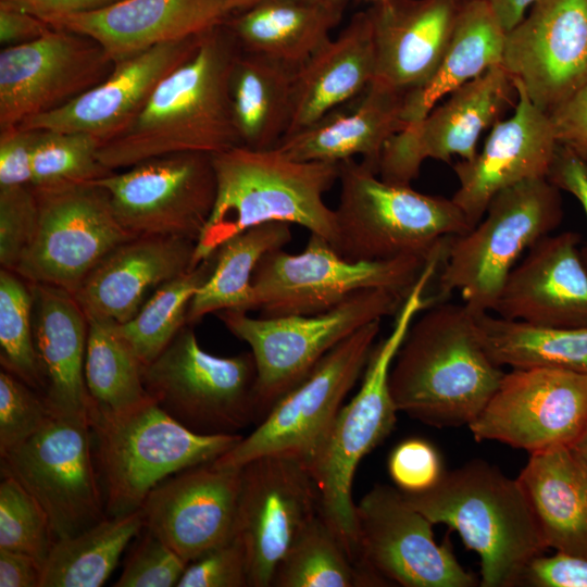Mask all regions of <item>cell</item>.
Wrapping results in <instances>:
<instances>
[{
	"label": "cell",
	"mask_w": 587,
	"mask_h": 587,
	"mask_svg": "<svg viewBox=\"0 0 587 587\" xmlns=\"http://www.w3.org/2000/svg\"><path fill=\"white\" fill-rule=\"evenodd\" d=\"M512 91L516 90L504 67L491 66L391 137L380 154L377 174L386 182L410 185L427 159L446 163L453 157L472 160L480 135L499 120Z\"/></svg>",
	"instance_id": "20"
},
{
	"label": "cell",
	"mask_w": 587,
	"mask_h": 587,
	"mask_svg": "<svg viewBox=\"0 0 587 587\" xmlns=\"http://www.w3.org/2000/svg\"><path fill=\"white\" fill-rule=\"evenodd\" d=\"M479 340L498 366L587 373V327L558 328L474 313Z\"/></svg>",
	"instance_id": "36"
},
{
	"label": "cell",
	"mask_w": 587,
	"mask_h": 587,
	"mask_svg": "<svg viewBox=\"0 0 587 587\" xmlns=\"http://www.w3.org/2000/svg\"><path fill=\"white\" fill-rule=\"evenodd\" d=\"M240 47L223 22L204 32L191 55L155 87L142 111L98 150L100 163L120 171L180 152L215 154L240 146L229 77Z\"/></svg>",
	"instance_id": "1"
},
{
	"label": "cell",
	"mask_w": 587,
	"mask_h": 587,
	"mask_svg": "<svg viewBox=\"0 0 587 587\" xmlns=\"http://www.w3.org/2000/svg\"><path fill=\"white\" fill-rule=\"evenodd\" d=\"M88 319L85 384L89 403L99 410L123 412L150 399L142 364L114 330V322Z\"/></svg>",
	"instance_id": "40"
},
{
	"label": "cell",
	"mask_w": 587,
	"mask_h": 587,
	"mask_svg": "<svg viewBox=\"0 0 587 587\" xmlns=\"http://www.w3.org/2000/svg\"><path fill=\"white\" fill-rule=\"evenodd\" d=\"M50 26L38 16L0 2V43L17 46L41 37Z\"/></svg>",
	"instance_id": "54"
},
{
	"label": "cell",
	"mask_w": 587,
	"mask_h": 587,
	"mask_svg": "<svg viewBox=\"0 0 587 587\" xmlns=\"http://www.w3.org/2000/svg\"><path fill=\"white\" fill-rule=\"evenodd\" d=\"M195 250L185 238L134 237L111 250L74 297L87 317L126 323L160 286L193 268Z\"/></svg>",
	"instance_id": "27"
},
{
	"label": "cell",
	"mask_w": 587,
	"mask_h": 587,
	"mask_svg": "<svg viewBox=\"0 0 587 587\" xmlns=\"http://www.w3.org/2000/svg\"><path fill=\"white\" fill-rule=\"evenodd\" d=\"M245 586H249L247 554L235 534L189 562L177 584V587Z\"/></svg>",
	"instance_id": "48"
},
{
	"label": "cell",
	"mask_w": 587,
	"mask_h": 587,
	"mask_svg": "<svg viewBox=\"0 0 587 587\" xmlns=\"http://www.w3.org/2000/svg\"><path fill=\"white\" fill-rule=\"evenodd\" d=\"M405 298L386 289H369L311 315L252 317L239 310L216 313L253 354L259 422L332 349L364 325L395 315Z\"/></svg>",
	"instance_id": "9"
},
{
	"label": "cell",
	"mask_w": 587,
	"mask_h": 587,
	"mask_svg": "<svg viewBox=\"0 0 587 587\" xmlns=\"http://www.w3.org/2000/svg\"><path fill=\"white\" fill-rule=\"evenodd\" d=\"M460 0H382L366 10L374 41L372 82L409 93L437 67Z\"/></svg>",
	"instance_id": "28"
},
{
	"label": "cell",
	"mask_w": 587,
	"mask_h": 587,
	"mask_svg": "<svg viewBox=\"0 0 587 587\" xmlns=\"http://www.w3.org/2000/svg\"><path fill=\"white\" fill-rule=\"evenodd\" d=\"M404 93L372 82L351 109L341 107L276 146L291 159L341 163L357 155L377 172L391 137L404 129Z\"/></svg>",
	"instance_id": "30"
},
{
	"label": "cell",
	"mask_w": 587,
	"mask_h": 587,
	"mask_svg": "<svg viewBox=\"0 0 587 587\" xmlns=\"http://www.w3.org/2000/svg\"><path fill=\"white\" fill-rule=\"evenodd\" d=\"M571 448L587 471V432Z\"/></svg>",
	"instance_id": "58"
},
{
	"label": "cell",
	"mask_w": 587,
	"mask_h": 587,
	"mask_svg": "<svg viewBox=\"0 0 587 587\" xmlns=\"http://www.w3.org/2000/svg\"><path fill=\"white\" fill-rule=\"evenodd\" d=\"M464 1V0H462ZM490 5L505 32L511 30L525 16L536 0H480Z\"/></svg>",
	"instance_id": "57"
},
{
	"label": "cell",
	"mask_w": 587,
	"mask_h": 587,
	"mask_svg": "<svg viewBox=\"0 0 587 587\" xmlns=\"http://www.w3.org/2000/svg\"><path fill=\"white\" fill-rule=\"evenodd\" d=\"M0 362L37 391L41 376L33 335L30 284L16 273L0 270Z\"/></svg>",
	"instance_id": "43"
},
{
	"label": "cell",
	"mask_w": 587,
	"mask_h": 587,
	"mask_svg": "<svg viewBox=\"0 0 587 587\" xmlns=\"http://www.w3.org/2000/svg\"><path fill=\"white\" fill-rule=\"evenodd\" d=\"M405 500L433 524L455 530L480 560L483 587H512L547 549L538 522L517 478L483 460L444 471L437 483Z\"/></svg>",
	"instance_id": "4"
},
{
	"label": "cell",
	"mask_w": 587,
	"mask_h": 587,
	"mask_svg": "<svg viewBox=\"0 0 587 587\" xmlns=\"http://www.w3.org/2000/svg\"><path fill=\"white\" fill-rule=\"evenodd\" d=\"M187 562L163 540L146 530L127 559L116 587H173L182 578Z\"/></svg>",
	"instance_id": "47"
},
{
	"label": "cell",
	"mask_w": 587,
	"mask_h": 587,
	"mask_svg": "<svg viewBox=\"0 0 587 587\" xmlns=\"http://www.w3.org/2000/svg\"><path fill=\"white\" fill-rule=\"evenodd\" d=\"M346 4L347 0H261L225 24L242 51L299 66L330 38Z\"/></svg>",
	"instance_id": "33"
},
{
	"label": "cell",
	"mask_w": 587,
	"mask_h": 587,
	"mask_svg": "<svg viewBox=\"0 0 587 587\" xmlns=\"http://www.w3.org/2000/svg\"><path fill=\"white\" fill-rule=\"evenodd\" d=\"M503 375L483 348L474 313L442 301L412 322L389 387L398 411L434 427H460L477 417Z\"/></svg>",
	"instance_id": "2"
},
{
	"label": "cell",
	"mask_w": 587,
	"mask_h": 587,
	"mask_svg": "<svg viewBox=\"0 0 587 587\" xmlns=\"http://www.w3.org/2000/svg\"><path fill=\"white\" fill-rule=\"evenodd\" d=\"M240 480L241 467L214 460L178 472L147 496L143 528L189 563L234 535Z\"/></svg>",
	"instance_id": "22"
},
{
	"label": "cell",
	"mask_w": 587,
	"mask_h": 587,
	"mask_svg": "<svg viewBox=\"0 0 587 587\" xmlns=\"http://www.w3.org/2000/svg\"><path fill=\"white\" fill-rule=\"evenodd\" d=\"M469 428L529 454L571 447L587 432V373L513 369Z\"/></svg>",
	"instance_id": "16"
},
{
	"label": "cell",
	"mask_w": 587,
	"mask_h": 587,
	"mask_svg": "<svg viewBox=\"0 0 587 587\" xmlns=\"http://www.w3.org/2000/svg\"><path fill=\"white\" fill-rule=\"evenodd\" d=\"M562 216L559 189L547 177L499 191L473 228L450 239L433 304L459 292L471 312H492L521 255L550 235Z\"/></svg>",
	"instance_id": "8"
},
{
	"label": "cell",
	"mask_w": 587,
	"mask_h": 587,
	"mask_svg": "<svg viewBox=\"0 0 587 587\" xmlns=\"http://www.w3.org/2000/svg\"><path fill=\"white\" fill-rule=\"evenodd\" d=\"M88 419L110 517L138 511L160 483L217 459L243 437L193 433L151 398L123 412L102 411L89 403Z\"/></svg>",
	"instance_id": "7"
},
{
	"label": "cell",
	"mask_w": 587,
	"mask_h": 587,
	"mask_svg": "<svg viewBox=\"0 0 587 587\" xmlns=\"http://www.w3.org/2000/svg\"><path fill=\"white\" fill-rule=\"evenodd\" d=\"M33 189L38 202L36 228L12 271L28 283L74 295L111 250L136 237L121 225L107 192L92 182Z\"/></svg>",
	"instance_id": "14"
},
{
	"label": "cell",
	"mask_w": 587,
	"mask_h": 587,
	"mask_svg": "<svg viewBox=\"0 0 587 587\" xmlns=\"http://www.w3.org/2000/svg\"><path fill=\"white\" fill-rule=\"evenodd\" d=\"M374 76L373 34L367 12L363 11L352 16L336 38L330 37L299 65L290 123L284 137L358 98Z\"/></svg>",
	"instance_id": "31"
},
{
	"label": "cell",
	"mask_w": 587,
	"mask_h": 587,
	"mask_svg": "<svg viewBox=\"0 0 587 587\" xmlns=\"http://www.w3.org/2000/svg\"><path fill=\"white\" fill-rule=\"evenodd\" d=\"M524 580L538 587H587V559L563 551L538 555L527 566Z\"/></svg>",
	"instance_id": "52"
},
{
	"label": "cell",
	"mask_w": 587,
	"mask_h": 587,
	"mask_svg": "<svg viewBox=\"0 0 587 587\" xmlns=\"http://www.w3.org/2000/svg\"><path fill=\"white\" fill-rule=\"evenodd\" d=\"M261 0H229V12L237 13L242 10L248 9L249 7L253 5L254 3L259 2Z\"/></svg>",
	"instance_id": "59"
},
{
	"label": "cell",
	"mask_w": 587,
	"mask_h": 587,
	"mask_svg": "<svg viewBox=\"0 0 587 587\" xmlns=\"http://www.w3.org/2000/svg\"><path fill=\"white\" fill-rule=\"evenodd\" d=\"M114 62L93 39L52 28L0 52V132L49 113L100 84Z\"/></svg>",
	"instance_id": "19"
},
{
	"label": "cell",
	"mask_w": 587,
	"mask_h": 587,
	"mask_svg": "<svg viewBox=\"0 0 587 587\" xmlns=\"http://www.w3.org/2000/svg\"><path fill=\"white\" fill-rule=\"evenodd\" d=\"M559 190H565L577 199L587 217V163L570 149L559 145L553 164L547 177ZM587 270V245L579 248Z\"/></svg>",
	"instance_id": "53"
},
{
	"label": "cell",
	"mask_w": 587,
	"mask_h": 587,
	"mask_svg": "<svg viewBox=\"0 0 587 587\" xmlns=\"http://www.w3.org/2000/svg\"><path fill=\"white\" fill-rule=\"evenodd\" d=\"M92 183L107 192L116 218L136 237L197 242L216 198L212 154L201 152L148 159Z\"/></svg>",
	"instance_id": "15"
},
{
	"label": "cell",
	"mask_w": 587,
	"mask_h": 587,
	"mask_svg": "<svg viewBox=\"0 0 587 587\" xmlns=\"http://www.w3.org/2000/svg\"><path fill=\"white\" fill-rule=\"evenodd\" d=\"M229 0H118L104 8L43 20L98 42L116 62L155 46L199 36L230 15Z\"/></svg>",
	"instance_id": "26"
},
{
	"label": "cell",
	"mask_w": 587,
	"mask_h": 587,
	"mask_svg": "<svg viewBox=\"0 0 587 587\" xmlns=\"http://www.w3.org/2000/svg\"><path fill=\"white\" fill-rule=\"evenodd\" d=\"M38 218V202L30 186L0 188V264L14 271L27 249Z\"/></svg>",
	"instance_id": "46"
},
{
	"label": "cell",
	"mask_w": 587,
	"mask_h": 587,
	"mask_svg": "<svg viewBox=\"0 0 587 587\" xmlns=\"http://www.w3.org/2000/svg\"><path fill=\"white\" fill-rule=\"evenodd\" d=\"M272 586L366 587L385 584L351 559L319 511L279 561Z\"/></svg>",
	"instance_id": "39"
},
{
	"label": "cell",
	"mask_w": 587,
	"mask_h": 587,
	"mask_svg": "<svg viewBox=\"0 0 587 587\" xmlns=\"http://www.w3.org/2000/svg\"><path fill=\"white\" fill-rule=\"evenodd\" d=\"M41 564L33 557L7 549H0L1 587H40Z\"/></svg>",
	"instance_id": "55"
},
{
	"label": "cell",
	"mask_w": 587,
	"mask_h": 587,
	"mask_svg": "<svg viewBox=\"0 0 587 587\" xmlns=\"http://www.w3.org/2000/svg\"><path fill=\"white\" fill-rule=\"evenodd\" d=\"M212 162L216 198L196 242L193 267L227 239L268 222L302 226L335 246L336 213L324 195L338 180L340 163L299 161L276 147L243 146L212 154Z\"/></svg>",
	"instance_id": "3"
},
{
	"label": "cell",
	"mask_w": 587,
	"mask_h": 587,
	"mask_svg": "<svg viewBox=\"0 0 587 587\" xmlns=\"http://www.w3.org/2000/svg\"><path fill=\"white\" fill-rule=\"evenodd\" d=\"M574 232L548 235L533 245L509 274L496 315L558 327H587V270Z\"/></svg>",
	"instance_id": "25"
},
{
	"label": "cell",
	"mask_w": 587,
	"mask_h": 587,
	"mask_svg": "<svg viewBox=\"0 0 587 587\" xmlns=\"http://www.w3.org/2000/svg\"><path fill=\"white\" fill-rule=\"evenodd\" d=\"M215 262L216 250L193 268L160 286L132 320L114 322V330L142 366L153 361L188 324L189 304L212 274Z\"/></svg>",
	"instance_id": "41"
},
{
	"label": "cell",
	"mask_w": 587,
	"mask_h": 587,
	"mask_svg": "<svg viewBox=\"0 0 587 587\" xmlns=\"http://www.w3.org/2000/svg\"><path fill=\"white\" fill-rule=\"evenodd\" d=\"M513 84L517 97L513 114L492 125L472 160L453 165L459 187L451 199L471 228L499 191L526 179L548 177L559 148L549 114L530 101L519 82Z\"/></svg>",
	"instance_id": "23"
},
{
	"label": "cell",
	"mask_w": 587,
	"mask_h": 587,
	"mask_svg": "<svg viewBox=\"0 0 587 587\" xmlns=\"http://www.w3.org/2000/svg\"><path fill=\"white\" fill-rule=\"evenodd\" d=\"M319 504L309 467L295 458L267 454L241 466L234 534L246 550L249 587L272 586L279 561Z\"/></svg>",
	"instance_id": "18"
},
{
	"label": "cell",
	"mask_w": 587,
	"mask_h": 587,
	"mask_svg": "<svg viewBox=\"0 0 587 587\" xmlns=\"http://www.w3.org/2000/svg\"><path fill=\"white\" fill-rule=\"evenodd\" d=\"M36 134L21 126L0 132V188L30 185Z\"/></svg>",
	"instance_id": "50"
},
{
	"label": "cell",
	"mask_w": 587,
	"mask_h": 587,
	"mask_svg": "<svg viewBox=\"0 0 587 587\" xmlns=\"http://www.w3.org/2000/svg\"><path fill=\"white\" fill-rule=\"evenodd\" d=\"M33 335L41 391L55 415H88L84 375L88 319L74 295L63 288L29 283Z\"/></svg>",
	"instance_id": "29"
},
{
	"label": "cell",
	"mask_w": 587,
	"mask_h": 587,
	"mask_svg": "<svg viewBox=\"0 0 587 587\" xmlns=\"http://www.w3.org/2000/svg\"><path fill=\"white\" fill-rule=\"evenodd\" d=\"M557 141L587 163V82L549 113Z\"/></svg>",
	"instance_id": "51"
},
{
	"label": "cell",
	"mask_w": 587,
	"mask_h": 587,
	"mask_svg": "<svg viewBox=\"0 0 587 587\" xmlns=\"http://www.w3.org/2000/svg\"><path fill=\"white\" fill-rule=\"evenodd\" d=\"M1 478L0 549L26 553L42 566L55 541L49 517L14 477Z\"/></svg>",
	"instance_id": "44"
},
{
	"label": "cell",
	"mask_w": 587,
	"mask_h": 587,
	"mask_svg": "<svg viewBox=\"0 0 587 587\" xmlns=\"http://www.w3.org/2000/svg\"><path fill=\"white\" fill-rule=\"evenodd\" d=\"M501 65L549 114L587 82V0H536L507 32Z\"/></svg>",
	"instance_id": "21"
},
{
	"label": "cell",
	"mask_w": 587,
	"mask_h": 587,
	"mask_svg": "<svg viewBox=\"0 0 587 587\" xmlns=\"http://www.w3.org/2000/svg\"><path fill=\"white\" fill-rule=\"evenodd\" d=\"M292 239L290 224L268 222L248 228L216 249V262L208 280L195 294L187 323L193 325L223 310H254L252 276L260 260L283 249Z\"/></svg>",
	"instance_id": "37"
},
{
	"label": "cell",
	"mask_w": 587,
	"mask_h": 587,
	"mask_svg": "<svg viewBox=\"0 0 587 587\" xmlns=\"http://www.w3.org/2000/svg\"><path fill=\"white\" fill-rule=\"evenodd\" d=\"M89 419L52 414L30 438L1 455L14 477L46 511L55 540L107 517Z\"/></svg>",
	"instance_id": "13"
},
{
	"label": "cell",
	"mask_w": 587,
	"mask_h": 587,
	"mask_svg": "<svg viewBox=\"0 0 587 587\" xmlns=\"http://www.w3.org/2000/svg\"><path fill=\"white\" fill-rule=\"evenodd\" d=\"M388 472L404 492H419L434 486L442 474L437 450L426 440L412 438L400 442L390 453Z\"/></svg>",
	"instance_id": "49"
},
{
	"label": "cell",
	"mask_w": 587,
	"mask_h": 587,
	"mask_svg": "<svg viewBox=\"0 0 587 587\" xmlns=\"http://www.w3.org/2000/svg\"><path fill=\"white\" fill-rule=\"evenodd\" d=\"M430 260L402 257L350 261L327 240L310 234L300 253H288L283 248L260 260L252 276L254 310L262 317L311 315L369 289H386L407 297Z\"/></svg>",
	"instance_id": "12"
},
{
	"label": "cell",
	"mask_w": 587,
	"mask_h": 587,
	"mask_svg": "<svg viewBox=\"0 0 587 587\" xmlns=\"http://www.w3.org/2000/svg\"><path fill=\"white\" fill-rule=\"evenodd\" d=\"M118 0H0L42 21L53 16L95 11L110 5Z\"/></svg>",
	"instance_id": "56"
},
{
	"label": "cell",
	"mask_w": 587,
	"mask_h": 587,
	"mask_svg": "<svg viewBox=\"0 0 587 587\" xmlns=\"http://www.w3.org/2000/svg\"><path fill=\"white\" fill-rule=\"evenodd\" d=\"M437 271L436 262L424 267L395 314L391 330L374 346L360 389L341 407L310 467L319 492L320 513L359 566L358 522L352 499L354 474L361 460L395 427L398 410L390 394V370L412 322L432 305L427 289Z\"/></svg>",
	"instance_id": "5"
},
{
	"label": "cell",
	"mask_w": 587,
	"mask_h": 587,
	"mask_svg": "<svg viewBox=\"0 0 587 587\" xmlns=\"http://www.w3.org/2000/svg\"><path fill=\"white\" fill-rule=\"evenodd\" d=\"M505 34L488 3L460 0L447 48L437 67L421 87L404 97V126L422 120L446 96L491 66L501 64Z\"/></svg>",
	"instance_id": "34"
},
{
	"label": "cell",
	"mask_w": 587,
	"mask_h": 587,
	"mask_svg": "<svg viewBox=\"0 0 587 587\" xmlns=\"http://www.w3.org/2000/svg\"><path fill=\"white\" fill-rule=\"evenodd\" d=\"M36 132L30 187L90 183L113 172L98 159L101 141L97 137L79 132Z\"/></svg>",
	"instance_id": "42"
},
{
	"label": "cell",
	"mask_w": 587,
	"mask_h": 587,
	"mask_svg": "<svg viewBox=\"0 0 587 587\" xmlns=\"http://www.w3.org/2000/svg\"><path fill=\"white\" fill-rule=\"evenodd\" d=\"M201 35L162 43L114 62L111 73L100 84L20 126L86 133L103 145L135 120L159 83L196 50Z\"/></svg>",
	"instance_id": "24"
},
{
	"label": "cell",
	"mask_w": 587,
	"mask_h": 587,
	"mask_svg": "<svg viewBox=\"0 0 587 587\" xmlns=\"http://www.w3.org/2000/svg\"><path fill=\"white\" fill-rule=\"evenodd\" d=\"M299 66L240 50L229 77V98L240 146L265 150L286 135Z\"/></svg>",
	"instance_id": "35"
},
{
	"label": "cell",
	"mask_w": 587,
	"mask_h": 587,
	"mask_svg": "<svg viewBox=\"0 0 587 587\" xmlns=\"http://www.w3.org/2000/svg\"><path fill=\"white\" fill-rule=\"evenodd\" d=\"M142 379L149 397L193 433L233 435L259 422L251 351L213 355L202 350L190 324L142 366Z\"/></svg>",
	"instance_id": "10"
},
{
	"label": "cell",
	"mask_w": 587,
	"mask_h": 587,
	"mask_svg": "<svg viewBox=\"0 0 587 587\" xmlns=\"http://www.w3.org/2000/svg\"><path fill=\"white\" fill-rule=\"evenodd\" d=\"M142 528L138 510L124 516H107L76 535L55 540L42 565L40 587L102 586Z\"/></svg>",
	"instance_id": "38"
},
{
	"label": "cell",
	"mask_w": 587,
	"mask_h": 587,
	"mask_svg": "<svg viewBox=\"0 0 587 587\" xmlns=\"http://www.w3.org/2000/svg\"><path fill=\"white\" fill-rule=\"evenodd\" d=\"M371 1H373V3H374V2H377V1H382V0H371Z\"/></svg>",
	"instance_id": "60"
},
{
	"label": "cell",
	"mask_w": 587,
	"mask_h": 587,
	"mask_svg": "<svg viewBox=\"0 0 587 587\" xmlns=\"http://www.w3.org/2000/svg\"><path fill=\"white\" fill-rule=\"evenodd\" d=\"M517 480L547 548L587 559V471L572 448L532 453Z\"/></svg>",
	"instance_id": "32"
},
{
	"label": "cell",
	"mask_w": 587,
	"mask_h": 587,
	"mask_svg": "<svg viewBox=\"0 0 587 587\" xmlns=\"http://www.w3.org/2000/svg\"><path fill=\"white\" fill-rule=\"evenodd\" d=\"M339 166L334 249L347 260H430L447 252L452 237L471 229L452 199L386 182L362 161Z\"/></svg>",
	"instance_id": "6"
},
{
	"label": "cell",
	"mask_w": 587,
	"mask_h": 587,
	"mask_svg": "<svg viewBox=\"0 0 587 587\" xmlns=\"http://www.w3.org/2000/svg\"><path fill=\"white\" fill-rule=\"evenodd\" d=\"M52 415L42 395L12 373L0 372V455L35 435Z\"/></svg>",
	"instance_id": "45"
},
{
	"label": "cell",
	"mask_w": 587,
	"mask_h": 587,
	"mask_svg": "<svg viewBox=\"0 0 587 587\" xmlns=\"http://www.w3.org/2000/svg\"><path fill=\"white\" fill-rule=\"evenodd\" d=\"M380 322L364 325L332 349L271 408L250 435L215 463L239 469L259 457L277 454L295 458L310 470L342 401L364 373Z\"/></svg>",
	"instance_id": "11"
},
{
	"label": "cell",
	"mask_w": 587,
	"mask_h": 587,
	"mask_svg": "<svg viewBox=\"0 0 587 587\" xmlns=\"http://www.w3.org/2000/svg\"><path fill=\"white\" fill-rule=\"evenodd\" d=\"M360 565L385 586L472 587L447 545H438L433 523L404 498L399 488L376 484L355 504Z\"/></svg>",
	"instance_id": "17"
}]
</instances>
